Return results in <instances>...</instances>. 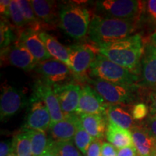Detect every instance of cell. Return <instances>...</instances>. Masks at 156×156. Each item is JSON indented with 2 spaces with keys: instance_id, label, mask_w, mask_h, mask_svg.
Returning <instances> with one entry per match:
<instances>
[{
  "instance_id": "6da1fadb",
  "label": "cell",
  "mask_w": 156,
  "mask_h": 156,
  "mask_svg": "<svg viewBox=\"0 0 156 156\" xmlns=\"http://www.w3.org/2000/svg\"><path fill=\"white\" fill-rule=\"evenodd\" d=\"M145 46L140 34H134L119 41L98 46V54L132 73L140 75Z\"/></svg>"
},
{
  "instance_id": "7a4b0ae2",
  "label": "cell",
  "mask_w": 156,
  "mask_h": 156,
  "mask_svg": "<svg viewBox=\"0 0 156 156\" xmlns=\"http://www.w3.org/2000/svg\"><path fill=\"white\" fill-rule=\"evenodd\" d=\"M136 28V21L107 18L95 15L91 19L88 37L98 46L119 41L132 36Z\"/></svg>"
},
{
  "instance_id": "3957f363",
  "label": "cell",
  "mask_w": 156,
  "mask_h": 156,
  "mask_svg": "<svg viewBox=\"0 0 156 156\" xmlns=\"http://www.w3.org/2000/svg\"><path fill=\"white\" fill-rule=\"evenodd\" d=\"M90 15L86 7L75 2L63 4L58 9V23L65 34L80 40L88 34Z\"/></svg>"
},
{
  "instance_id": "277c9868",
  "label": "cell",
  "mask_w": 156,
  "mask_h": 156,
  "mask_svg": "<svg viewBox=\"0 0 156 156\" xmlns=\"http://www.w3.org/2000/svg\"><path fill=\"white\" fill-rule=\"evenodd\" d=\"M90 75L93 79L125 85H136L140 78L98 53L90 67Z\"/></svg>"
},
{
  "instance_id": "5b68a950",
  "label": "cell",
  "mask_w": 156,
  "mask_h": 156,
  "mask_svg": "<svg viewBox=\"0 0 156 156\" xmlns=\"http://www.w3.org/2000/svg\"><path fill=\"white\" fill-rule=\"evenodd\" d=\"M89 83L100 96L110 104H129L137 95V85L110 83L98 79L89 80Z\"/></svg>"
},
{
  "instance_id": "8992f818",
  "label": "cell",
  "mask_w": 156,
  "mask_h": 156,
  "mask_svg": "<svg viewBox=\"0 0 156 156\" xmlns=\"http://www.w3.org/2000/svg\"><path fill=\"white\" fill-rule=\"evenodd\" d=\"M96 9L103 17L138 20L145 3L135 0H102L96 2Z\"/></svg>"
},
{
  "instance_id": "52a82bcc",
  "label": "cell",
  "mask_w": 156,
  "mask_h": 156,
  "mask_svg": "<svg viewBox=\"0 0 156 156\" xmlns=\"http://www.w3.org/2000/svg\"><path fill=\"white\" fill-rule=\"evenodd\" d=\"M51 123L49 111L41 99L32 94L28 101V108L24 124L25 130H36L46 132Z\"/></svg>"
},
{
  "instance_id": "ba28073f",
  "label": "cell",
  "mask_w": 156,
  "mask_h": 156,
  "mask_svg": "<svg viewBox=\"0 0 156 156\" xmlns=\"http://www.w3.org/2000/svg\"><path fill=\"white\" fill-rule=\"evenodd\" d=\"M35 70L41 75L43 80L52 86L68 83L73 76L65 64L54 58L38 62Z\"/></svg>"
},
{
  "instance_id": "9c48e42d",
  "label": "cell",
  "mask_w": 156,
  "mask_h": 156,
  "mask_svg": "<svg viewBox=\"0 0 156 156\" xmlns=\"http://www.w3.org/2000/svg\"><path fill=\"white\" fill-rule=\"evenodd\" d=\"M71 71L76 77H83L90 69L97 54L93 48L86 44L68 46Z\"/></svg>"
},
{
  "instance_id": "30bf717a",
  "label": "cell",
  "mask_w": 156,
  "mask_h": 156,
  "mask_svg": "<svg viewBox=\"0 0 156 156\" xmlns=\"http://www.w3.org/2000/svg\"><path fill=\"white\" fill-rule=\"evenodd\" d=\"M1 55L10 65L25 71L35 69L39 62L18 39L9 47L1 50Z\"/></svg>"
},
{
  "instance_id": "8fae6325",
  "label": "cell",
  "mask_w": 156,
  "mask_h": 156,
  "mask_svg": "<svg viewBox=\"0 0 156 156\" xmlns=\"http://www.w3.org/2000/svg\"><path fill=\"white\" fill-rule=\"evenodd\" d=\"M26 101L20 90L11 85L3 87L0 98V118L2 122L9 119L25 106Z\"/></svg>"
},
{
  "instance_id": "7c38bea8",
  "label": "cell",
  "mask_w": 156,
  "mask_h": 156,
  "mask_svg": "<svg viewBox=\"0 0 156 156\" xmlns=\"http://www.w3.org/2000/svg\"><path fill=\"white\" fill-rule=\"evenodd\" d=\"M108 103L100 96L92 86L85 85L82 87L80 99L75 114L80 116L83 114L106 115Z\"/></svg>"
},
{
  "instance_id": "4fadbf2b",
  "label": "cell",
  "mask_w": 156,
  "mask_h": 156,
  "mask_svg": "<svg viewBox=\"0 0 156 156\" xmlns=\"http://www.w3.org/2000/svg\"><path fill=\"white\" fill-rule=\"evenodd\" d=\"M33 94L41 99L47 106L51 117V126L64 119L65 115L62 112L57 96L52 85L46 83L43 80H38L34 85Z\"/></svg>"
},
{
  "instance_id": "5bb4252c",
  "label": "cell",
  "mask_w": 156,
  "mask_h": 156,
  "mask_svg": "<svg viewBox=\"0 0 156 156\" xmlns=\"http://www.w3.org/2000/svg\"><path fill=\"white\" fill-rule=\"evenodd\" d=\"M53 88L63 114H75L80 99V86L77 84L68 83L61 85H54Z\"/></svg>"
},
{
  "instance_id": "9a60e30c",
  "label": "cell",
  "mask_w": 156,
  "mask_h": 156,
  "mask_svg": "<svg viewBox=\"0 0 156 156\" xmlns=\"http://www.w3.org/2000/svg\"><path fill=\"white\" fill-rule=\"evenodd\" d=\"M80 123V116L76 114L65 115L63 120L50 126L49 136L54 142L73 141Z\"/></svg>"
},
{
  "instance_id": "2e32d148",
  "label": "cell",
  "mask_w": 156,
  "mask_h": 156,
  "mask_svg": "<svg viewBox=\"0 0 156 156\" xmlns=\"http://www.w3.org/2000/svg\"><path fill=\"white\" fill-rule=\"evenodd\" d=\"M39 32L40 31L26 28L20 32L18 41L40 62L53 57L48 53L46 46L39 36Z\"/></svg>"
},
{
  "instance_id": "e0dca14e",
  "label": "cell",
  "mask_w": 156,
  "mask_h": 156,
  "mask_svg": "<svg viewBox=\"0 0 156 156\" xmlns=\"http://www.w3.org/2000/svg\"><path fill=\"white\" fill-rule=\"evenodd\" d=\"M140 75L144 85L156 90V47L151 42L144 48Z\"/></svg>"
},
{
  "instance_id": "ac0fdd59",
  "label": "cell",
  "mask_w": 156,
  "mask_h": 156,
  "mask_svg": "<svg viewBox=\"0 0 156 156\" xmlns=\"http://www.w3.org/2000/svg\"><path fill=\"white\" fill-rule=\"evenodd\" d=\"M132 132L133 145L138 156H152L156 151V140L144 126H134Z\"/></svg>"
},
{
  "instance_id": "d6986e66",
  "label": "cell",
  "mask_w": 156,
  "mask_h": 156,
  "mask_svg": "<svg viewBox=\"0 0 156 156\" xmlns=\"http://www.w3.org/2000/svg\"><path fill=\"white\" fill-rule=\"evenodd\" d=\"M79 116L81 125L94 140H101L106 136L108 126L106 115L83 114Z\"/></svg>"
},
{
  "instance_id": "ffe728a7",
  "label": "cell",
  "mask_w": 156,
  "mask_h": 156,
  "mask_svg": "<svg viewBox=\"0 0 156 156\" xmlns=\"http://www.w3.org/2000/svg\"><path fill=\"white\" fill-rule=\"evenodd\" d=\"M35 14L41 23L48 25H54L58 20V11L54 1L32 0L30 1Z\"/></svg>"
},
{
  "instance_id": "44dd1931",
  "label": "cell",
  "mask_w": 156,
  "mask_h": 156,
  "mask_svg": "<svg viewBox=\"0 0 156 156\" xmlns=\"http://www.w3.org/2000/svg\"><path fill=\"white\" fill-rule=\"evenodd\" d=\"M106 137L109 143L114 145L118 151L134 146L131 131L121 127L109 121H108Z\"/></svg>"
},
{
  "instance_id": "7402d4cb",
  "label": "cell",
  "mask_w": 156,
  "mask_h": 156,
  "mask_svg": "<svg viewBox=\"0 0 156 156\" xmlns=\"http://www.w3.org/2000/svg\"><path fill=\"white\" fill-rule=\"evenodd\" d=\"M39 36L46 46V49L54 58L63 62L68 67L71 68L68 48L62 45L51 35L45 31H40Z\"/></svg>"
},
{
  "instance_id": "603a6c76",
  "label": "cell",
  "mask_w": 156,
  "mask_h": 156,
  "mask_svg": "<svg viewBox=\"0 0 156 156\" xmlns=\"http://www.w3.org/2000/svg\"><path fill=\"white\" fill-rule=\"evenodd\" d=\"M106 117L109 122L126 129L131 130L134 126L132 113L121 104H108Z\"/></svg>"
},
{
  "instance_id": "cb8c5ba5",
  "label": "cell",
  "mask_w": 156,
  "mask_h": 156,
  "mask_svg": "<svg viewBox=\"0 0 156 156\" xmlns=\"http://www.w3.org/2000/svg\"><path fill=\"white\" fill-rule=\"evenodd\" d=\"M27 131L30 134L33 155H42L47 151L53 140L50 136H48L44 132L36 131V130H27Z\"/></svg>"
},
{
  "instance_id": "d4e9b609",
  "label": "cell",
  "mask_w": 156,
  "mask_h": 156,
  "mask_svg": "<svg viewBox=\"0 0 156 156\" xmlns=\"http://www.w3.org/2000/svg\"><path fill=\"white\" fill-rule=\"evenodd\" d=\"M12 140L15 156H34L31 148L30 134L27 130H23L16 134Z\"/></svg>"
},
{
  "instance_id": "484cf974",
  "label": "cell",
  "mask_w": 156,
  "mask_h": 156,
  "mask_svg": "<svg viewBox=\"0 0 156 156\" xmlns=\"http://www.w3.org/2000/svg\"><path fill=\"white\" fill-rule=\"evenodd\" d=\"M17 2L25 20L27 26H28V28L39 31L41 28V22L35 14L30 2L26 0H17Z\"/></svg>"
},
{
  "instance_id": "4316f807",
  "label": "cell",
  "mask_w": 156,
  "mask_h": 156,
  "mask_svg": "<svg viewBox=\"0 0 156 156\" xmlns=\"http://www.w3.org/2000/svg\"><path fill=\"white\" fill-rule=\"evenodd\" d=\"M94 140V138L85 131V129L81 125V123H80L73 142L77 149L81 152L84 156L86 155L88 148Z\"/></svg>"
},
{
  "instance_id": "83f0119b",
  "label": "cell",
  "mask_w": 156,
  "mask_h": 156,
  "mask_svg": "<svg viewBox=\"0 0 156 156\" xmlns=\"http://www.w3.org/2000/svg\"><path fill=\"white\" fill-rule=\"evenodd\" d=\"M54 147L58 156H83L73 141H54Z\"/></svg>"
},
{
  "instance_id": "f1b7e54d",
  "label": "cell",
  "mask_w": 156,
  "mask_h": 156,
  "mask_svg": "<svg viewBox=\"0 0 156 156\" xmlns=\"http://www.w3.org/2000/svg\"><path fill=\"white\" fill-rule=\"evenodd\" d=\"M18 38L15 36L9 24L5 20L2 19L0 25V46L1 50L5 49L11 46L12 44L17 41Z\"/></svg>"
},
{
  "instance_id": "f546056e",
  "label": "cell",
  "mask_w": 156,
  "mask_h": 156,
  "mask_svg": "<svg viewBox=\"0 0 156 156\" xmlns=\"http://www.w3.org/2000/svg\"><path fill=\"white\" fill-rule=\"evenodd\" d=\"M9 19H10L13 24L17 28H23L25 25L27 26L25 20L23 17V15L20 9L17 0L11 1L10 7H9Z\"/></svg>"
},
{
  "instance_id": "4dcf8cb0",
  "label": "cell",
  "mask_w": 156,
  "mask_h": 156,
  "mask_svg": "<svg viewBox=\"0 0 156 156\" xmlns=\"http://www.w3.org/2000/svg\"><path fill=\"white\" fill-rule=\"evenodd\" d=\"M149 108L143 103H139L134 105L132 110V115L134 119L142 120L147 116Z\"/></svg>"
},
{
  "instance_id": "1f68e13d",
  "label": "cell",
  "mask_w": 156,
  "mask_h": 156,
  "mask_svg": "<svg viewBox=\"0 0 156 156\" xmlns=\"http://www.w3.org/2000/svg\"><path fill=\"white\" fill-rule=\"evenodd\" d=\"M14 155L13 140H7L0 143V156H11Z\"/></svg>"
},
{
  "instance_id": "d6a6232c",
  "label": "cell",
  "mask_w": 156,
  "mask_h": 156,
  "mask_svg": "<svg viewBox=\"0 0 156 156\" xmlns=\"http://www.w3.org/2000/svg\"><path fill=\"white\" fill-rule=\"evenodd\" d=\"M144 9H145L151 20L156 23V0H149L145 2Z\"/></svg>"
},
{
  "instance_id": "836d02e7",
  "label": "cell",
  "mask_w": 156,
  "mask_h": 156,
  "mask_svg": "<svg viewBox=\"0 0 156 156\" xmlns=\"http://www.w3.org/2000/svg\"><path fill=\"white\" fill-rule=\"evenodd\" d=\"M102 144L101 140H95L90 146L85 156H101Z\"/></svg>"
},
{
  "instance_id": "e575fe53",
  "label": "cell",
  "mask_w": 156,
  "mask_h": 156,
  "mask_svg": "<svg viewBox=\"0 0 156 156\" xmlns=\"http://www.w3.org/2000/svg\"><path fill=\"white\" fill-rule=\"evenodd\" d=\"M144 126L156 140V114L151 115L146 121Z\"/></svg>"
},
{
  "instance_id": "d590c367",
  "label": "cell",
  "mask_w": 156,
  "mask_h": 156,
  "mask_svg": "<svg viewBox=\"0 0 156 156\" xmlns=\"http://www.w3.org/2000/svg\"><path fill=\"white\" fill-rule=\"evenodd\" d=\"M118 150L109 142H103L101 149V156H117Z\"/></svg>"
},
{
  "instance_id": "8d00e7d4",
  "label": "cell",
  "mask_w": 156,
  "mask_h": 156,
  "mask_svg": "<svg viewBox=\"0 0 156 156\" xmlns=\"http://www.w3.org/2000/svg\"><path fill=\"white\" fill-rule=\"evenodd\" d=\"M10 5V0H1L0 1V12H1L2 17L3 16L6 19H9Z\"/></svg>"
},
{
  "instance_id": "74e56055",
  "label": "cell",
  "mask_w": 156,
  "mask_h": 156,
  "mask_svg": "<svg viewBox=\"0 0 156 156\" xmlns=\"http://www.w3.org/2000/svg\"><path fill=\"white\" fill-rule=\"evenodd\" d=\"M117 156H138L134 146H130L119 150Z\"/></svg>"
},
{
  "instance_id": "f35d334b",
  "label": "cell",
  "mask_w": 156,
  "mask_h": 156,
  "mask_svg": "<svg viewBox=\"0 0 156 156\" xmlns=\"http://www.w3.org/2000/svg\"><path fill=\"white\" fill-rule=\"evenodd\" d=\"M150 100V112L151 115L156 114V90L151 93L149 96Z\"/></svg>"
},
{
  "instance_id": "ab89813d",
  "label": "cell",
  "mask_w": 156,
  "mask_h": 156,
  "mask_svg": "<svg viewBox=\"0 0 156 156\" xmlns=\"http://www.w3.org/2000/svg\"><path fill=\"white\" fill-rule=\"evenodd\" d=\"M41 156H58L57 154H56V153L55 150H54V141H52L51 144L49 147L47 149V151L45 152V153Z\"/></svg>"
},
{
  "instance_id": "60d3db41",
  "label": "cell",
  "mask_w": 156,
  "mask_h": 156,
  "mask_svg": "<svg viewBox=\"0 0 156 156\" xmlns=\"http://www.w3.org/2000/svg\"><path fill=\"white\" fill-rule=\"evenodd\" d=\"M151 41L152 44L156 47V32L154 33L153 34H152V36L151 37Z\"/></svg>"
},
{
  "instance_id": "b9f144b4",
  "label": "cell",
  "mask_w": 156,
  "mask_h": 156,
  "mask_svg": "<svg viewBox=\"0 0 156 156\" xmlns=\"http://www.w3.org/2000/svg\"><path fill=\"white\" fill-rule=\"evenodd\" d=\"M152 156H156V151L154 152V153L153 154V155H152Z\"/></svg>"
},
{
  "instance_id": "7bdbcfd3",
  "label": "cell",
  "mask_w": 156,
  "mask_h": 156,
  "mask_svg": "<svg viewBox=\"0 0 156 156\" xmlns=\"http://www.w3.org/2000/svg\"><path fill=\"white\" fill-rule=\"evenodd\" d=\"M11 156H15V155H11Z\"/></svg>"
}]
</instances>
